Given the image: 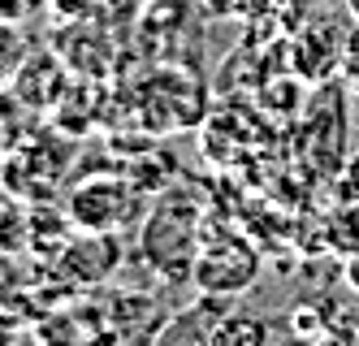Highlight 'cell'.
<instances>
[{
  "label": "cell",
  "mask_w": 359,
  "mask_h": 346,
  "mask_svg": "<svg viewBox=\"0 0 359 346\" xmlns=\"http://www.w3.org/2000/svg\"><path fill=\"white\" fill-rule=\"evenodd\" d=\"M229 303V299H217V295H199L195 307H182V312H169V321L161 325V333L151 338L147 346H212V325H217V307Z\"/></svg>",
  "instance_id": "obj_4"
},
{
  "label": "cell",
  "mask_w": 359,
  "mask_h": 346,
  "mask_svg": "<svg viewBox=\"0 0 359 346\" xmlns=\"http://www.w3.org/2000/svg\"><path fill=\"white\" fill-rule=\"evenodd\" d=\"M351 346H359V338H355V342H351Z\"/></svg>",
  "instance_id": "obj_16"
},
{
  "label": "cell",
  "mask_w": 359,
  "mask_h": 346,
  "mask_svg": "<svg viewBox=\"0 0 359 346\" xmlns=\"http://www.w3.org/2000/svg\"><path fill=\"white\" fill-rule=\"evenodd\" d=\"M329 251L355 255L359 251V199H342V208H333L329 217Z\"/></svg>",
  "instance_id": "obj_7"
},
{
  "label": "cell",
  "mask_w": 359,
  "mask_h": 346,
  "mask_svg": "<svg viewBox=\"0 0 359 346\" xmlns=\"http://www.w3.org/2000/svg\"><path fill=\"white\" fill-rule=\"evenodd\" d=\"M269 342H273L269 321L255 312H243V307L221 312L212 325V346H269Z\"/></svg>",
  "instance_id": "obj_6"
},
{
  "label": "cell",
  "mask_w": 359,
  "mask_h": 346,
  "mask_svg": "<svg viewBox=\"0 0 359 346\" xmlns=\"http://www.w3.org/2000/svg\"><path fill=\"white\" fill-rule=\"evenodd\" d=\"M342 277H346V286L359 295V251L355 255H346V269H342Z\"/></svg>",
  "instance_id": "obj_13"
},
{
  "label": "cell",
  "mask_w": 359,
  "mask_h": 346,
  "mask_svg": "<svg viewBox=\"0 0 359 346\" xmlns=\"http://www.w3.org/2000/svg\"><path fill=\"white\" fill-rule=\"evenodd\" d=\"M342 78H346V87L359 95V26H355V31L342 39Z\"/></svg>",
  "instance_id": "obj_9"
},
{
  "label": "cell",
  "mask_w": 359,
  "mask_h": 346,
  "mask_svg": "<svg viewBox=\"0 0 359 346\" xmlns=\"http://www.w3.org/2000/svg\"><path fill=\"white\" fill-rule=\"evenodd\" d=\"M35 5H39V0H0V22H13V26H22V18H27Z\"/></svg>",
  "instance_id": "obj_11"
},
{
  "label": "cell",
  "mask_w": 359,
  "mask_h": 346,
  "mask_svg": "<svg viewBox=\"0 0 359 346\" xmlns=\"http://www.w3.org/2000/svg\"><path fill=\"white\" fill-rule=\"evenodd\" d=\"M139 255L161 273L191 277V264L199 255V208H187L182 195L161 199V208H151V217L143 221Z\"/></svg>",
  "instance_id": "obj_1"
},
{
  "label": "cell",
  "mask_w": 359,
  "mask_h": 346,
  "mask_svg": "<svg viewBox=\"0 0 359 346\" xmlns=\"http://www.w3.org/2000/svg\"><path fill=\"white\" fill-rule=\"evenodd\" d=\"M22 321L18 316H0V346H22Z\"/></svg>",
  "instance_id": "obj_12"
},
{
  "label": "cell",
  "mask_w": 359,
  "mask_h": 346,
  "mask_svg": "<svg viewBox=\"0 0 359 346\" xmlns=\"http://www.w3.org/2000/svg\"><path fill=\"white\" fill-rule=\"evenodd\" d=\"M135 208H139V186L126 178H91L65 204L69 221L95 234H117L126 221H135Z\"/></svg>",
  "instance_id": "obj_3"
},
{
  "label": "cell",
  "mask_w": 359,
  "mask_h": 346,
  "mask_svg": "<svg viewBox=\"0 0 359 346\" xmlns=\"http://www.w3.org/2000/svg\"><path fill=\"white\" fill-rule=\"evenodd\" d=\"M346 5H351V9H355V13H359V0H346Z\"/></svg>",
  "instance_id": "obj_15"
},
{
  "label": "cell",
  "mask_w": 359,
  "mask_h": 346,
  "mask_svg": "<svg viewBox=\"0 0 359 346\" xmlns=\"http://www.w3.org/2000/svg\"><path fill=\"white\" fill-rule=\"evenodd\" d=\"M269 346H316V342H312V338H303V333H294V329H290V333H281V338H273Z\"/></svg>",
  "instance_id": "obj_14"
},
{
  "label": "cell",
  "mask_w": 359,
  "mask_h": 346,
  "mask_svg": "<svg viewBox=\"0 0 359 346\" xmlns=\"http://www.w3.org/2000/svg\"><path fill=\"white\" fill-rule=\"evenodd\" d=\"M121 264V247H117V234H95V229H83L79 243H69L65 251V273L74 281H104L113 277V269Z\"/></svg>",
  "instance_id": "obj_5"
},
{
  "label": "cell",
  "mask_w": 359,
  "mask_h": 346,
  "mask_svg": "<svg viewBox=\"0 0 359 346\" xmlns=\"http://www.w3.org/2000/svg\"><path fill=\"white\" fill-rule=\"evenodd\" d=\"M22 61H27V44H22L18 26L13 22H0V87H9L13 78H18Z\"/></svg>",
  "instance_id": "obj_8"
},
{
  "label": "cell",
  "mask_w": 359,
  "mask_h": 346,
  "mask_svg": "<svg viewBox=\"0 0 359 346\" xmlns=\"http://www.w3.org/2000/svg\"><path fill=\"white\" fill-rule=\"evenodd\" d=\"M199 295H217V299H238L260 281V251L247 238H212L199 243V255L191 264V277Z\"/></svg>",
  "instance_id": "obj_2"
},
{
  "label": "cell",
  "mask_w": 359,
  "mask_h": 346,
  "mask_svg": "<svg viewBox=\"0 0 359 346\" xmlns=\"http://www.w3.org/2000/svg\"><path fill=\"white\" fill-rule=\"evenodd\" d=\"M338 173H342V199H359V147L351 152V161Z\"/></svg>",
  "instance_id": "obj_10"
}]
</instances>
